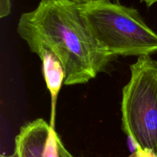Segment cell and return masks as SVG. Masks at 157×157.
I'll return each mask as SVG.
<instances>
[{
	"label": "cell",
	"instance_id": "obj_1",
	"mask_svg": "<svg viewBox=\"0 0 157 157\" xmlns=\"http://www.w3.org/2000/svg\"><path fill=\"white\" fill-rule=\"evenodd\" d=\"M17 32L32 52L48 51L59 59L65 85L86 84L115 58L92 35L74 0H41L21 15Z\"/></svg>",
	"mask_w": 157,
	"mask_h": 157
},
{
	"label": "cell",
	"instance_id": "obj_2",
	"mask_svg": "<svg viewBox=\"0 0 157 157\" xmlns=\"http://www.w3.org/2000/svg\"><path fill=\"white\" fill-rule=\"evenodd\" d=\"M80 7L92 35L115 58L150 56L157 52V34L137 9L110 0L80 3Z\"/></svg>",
	"mask_w": 157,
	"mask_h": 157
},
{
	"label": "cell",
	"instance_id": "obj_3",
	"mask_svg": "<svg viewBox=\"0 0 157 157\" xmlns=\"http://www.w3.org/2000/svg\"><path fill=\"white\" fill-rule=\"evenodd\" d=\"M123 89L122 127L136 149L157 155V61L138 57Z\"/></svg>",
	"mask_w": 157,
	"mask_h": 157
},
{
	"label": "cell",
	"instance_id": "obj_4",
	"mask_svg": "<svg viewBox=\"0 0 157 157\" xmlns=\"http://www.w3.org/2000/svg\"><path fill=\"white\" fill-rule=\"evenodd\" d=\"M61 140L55 127L39 118L21 127L15 152L18 157H55Z\"/></svg>",
	"mask_w": 157,
	"mask_h": 157
},
{
	"label": "cell",
	"instance_id": "obj_5",
	"mask_svg": "<svg viewBox=\"0 0 157 157\" xmlns=\"http://www.w3.org/2000/svg\"><path fill=\"white\" fill-rule=\"evenodd\" d=\"M38 55L42 61L43 75L52 97V120L50 124L55 127L57 98L63 82H64L65 73L61 62L53 53L48 51H42Z\"/></svg>",
	"mask_w": 157,
	"mask_h": 157
},
{
	"label": "cell",
	"instance_id": "obj_6",
	"mask_svg": "<svg viewBox=\"0 0 157 157\" xmlns=\"http://www.w3.org/2000/svg\"><path fill=\"white\" fill-rule=\"evenodd\" d=\"M11 12V0H0V17L8 16Z\"/></svg>",
	"mask_w": 157,
	"mask_h": 157
},
{
	"label": "cell",
	"instance_id": "obj_7",
	"mask_svg": "<svg viewBox=\"0 0 157 157\" xmlns=\"http://www.w3.org/2000/svg\"><path fill=\"white\" fill-rule=\"evenodd\" d=\"M129 157H157V155L150 150H144L141 149H136V151L133 152Z\"/></svg>",
	"mask_w": 157,
	"mask_h": 157
},
{
	"label": "cell",
	"instance_id": "obj_8",
	"mask_svg": "<svg viewBox=\"0 0 157 157\" xmlns=\"http://www.w3.org/2000/svg\"><path fill=\"white\" fill-rule=\"evenodd\" d=\"M66 151H67V150L64 147V146L63 145L62 141L61 140L59 143V145H58V152H57L56 156L55 157H65Z\"/></svg>",
	"mask_w": 157,
	"mask_h": 157
},
{
	"label": "cell",
	"instance_id": "obj_9",
	"mask_svg": "<svg viewBox=\"0 0 157 157\" xmlns=\"http://www.w3.org/2000/svg\"><path fill=\"white\" fill-rule=\"evenodd\" d=\"M143 1H144V2L147 4V6H149V7H150V6H152L153 5H154L155 3H157V0H143Z\"/></svg>",
	"mask_w": 157,
	"mask_h": 157
},
{
	"label": "cell",
	"instance_id": "obj_10",
	"mask_svg": "<svg viewBox=\"0 0 157 157\" xmlns=\"http://www.w3.org/2000/svg\"><path fill=\"white\" fill-rule=\"evenodd\" d=\"M74 1L77 2H78V3H81V4H84V3L92 2L98 1V0H74Z\"/></svg>",
	"mask_w": 157,
	"mask_h": 157
},
{
	"label": "cell",
	"instance_id": "obj_11",
	"mask_svg": "<svg viewBox=\"0 0 157 157\" xmlns=\"http://www.w3.org/2000/svg\"><path fill=\"white\" fill-rule=\"evenodd\" d=\"M0 157H18V154L16 153V152H15V153H13V154L12 155H9V156H6V155H1V156Z\"/></svg>",
	"mask_w": 157,
	"mask_h": 157
},
{
	"label": "cell",
	"instance_id": "obj_12",
	"mask_svg": "<svg viewBox=\"0 0 157 157\" xmlns=\"http://www.w3.org/2000/svg\"><path fill=\"white\" fill-rule=\"evenodd\" d=\"M65 157H75L74 156H72L71 154L70 153H69L68 151H66V153H65Z\"/></svg>",
	"mask_w": 157,
	"mask_h": 157
}]
</instances>
